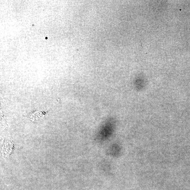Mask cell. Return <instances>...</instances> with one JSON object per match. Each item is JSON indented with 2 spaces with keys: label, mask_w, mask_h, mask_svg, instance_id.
<instances>
[{
  "label": "cell",
  "mask_w": 190,
  "mask_h": 190,
  "mask_svg": "<svg viewBox=\"0 0 190 190\" xmlns=\"http://www.w3.org/2000/svg\"><path fill=\"white\" fill-rule=\"evenodd\" d=\"M113 128L112 125L109 123L106 125L104 128L102 129L101 133V138L105 139L107 137L109 136L110 134L111 133Z\"/></svg>",
  "instance_id": "obj_1"
}]
</instances>
